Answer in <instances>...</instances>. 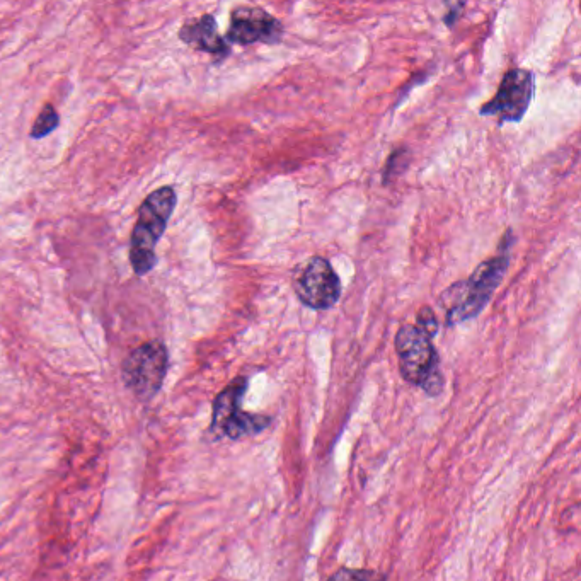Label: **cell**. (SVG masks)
Instances as JSON below:
<instances>
[{
  "label": "cell",
  "instance_id": "obj_4",
  "mask_svg": "<svg viewBox=\"0 0 581 581\" xmlns=\"http://www.w3.org/2000/svg\"><path fill=\"white\" fill-rule=\"evenodd\" d=\"M248 389V379L237 377L213 401L212 432L219 437L239 440L254 433L263 432L270 425V418L251 415L242 409V396Z\"/></svg>",
  "mask_w": 581,
  "mask_h": 581
},
{
  "label": "cell",
  "instance_id": "obj_9",
  "mask_svg": "<svg viewBox=\"0 0 581 581\" xmlns=\"http://www.w3.org/2000/svg\"><path fill=\"white\" fill-rule=\"evenodd\" d=\"M179 40L200 52L210 53L217 60L229 57L231 47L219 33V26L212 14H203L202 18L193 19L179 31Z\"/></svg>",
  "mask_w": 581,
  "mask_h": 581
},
{
  "label": "cell",
  "instance_id": "obj_6",
  "mask_svg": "<svg viewBox=\"0 0 581 581\" xmlns=\"http://www.w3.org/2000/svg\"><path fill=\"white\" fill-rule=\"evenodd\" d=\"M294 292L314 311H328L340 300L341 280L328 259L314 256L295 271Z\"/></svg>",
  "mask_w": 581,
  "mask_h": 581
},
{
  "label": "cell",
  "instance_id": "obj_10",
  "mask_svg": "<svg viewBox=\"0 0 581 581\" xmlns=\"http://www.w3.org/2000/svg\"><path fill=\"white\" fill-rule=\"evenodd\" d=\"M58 121H60V116H58L57 110L53 108L52 104H47L36 118L35 125L31 128L29 135L33 139H43L58 127Z\"/></svg>",
  "mask_w": 581,
  "mask_h": 581
},
{
  "label": "cell",
  "instance_id": "obj_8",
  "mask_svg": "<svg viewBox=\"0 0 581 581\" xmlns=\"http://www.w3.org/2000/svg\"><path fill=\"white\" fill-rule=\"evenodd\" d=\"M283 38V24L263 7L242 6L231 14V26L225 35L227 43L234 45H254L265 43L275 45Z\"/></svg>",
  "mask_w": 581,
  "mask_h": 581
},
{
  "label": "cell",
  "instance_id": "obj_11",
  "mask_svg": "<svg viewBox=\"0 0 581 581\" xmlns=\"http://www.w3.org/2000/svg\"><path fill=\"white\" fill-rule=\"evenodd\" d=\"M328 581H387L382 573L372 570H353V568H341L336 571Z\"/></svg>",
  "mask_w": 581,
  "mask_h": 581
},
{
  "label": "cell",
  "instance_id": "obj_7",
  "mask_svg": "<svg viewBox=\"0 0 581 581\" xmlns=\"http://www.w3.org/2000/svg\"><path fill=\"white\" fill-rule=\"evenodd\" d=\"M535 93L534 74L530 70L510 69L503 75L493 99L481 106L479 115L498 116L500 125L524 120Z\"/></svg>",
  "mask_w": 581,
  "mask_h": 581
},
{
  "label": "cell",
  "instance_id": "obj_5",
  "mask_svg": "<svg viewBox=\"0 0 581 581\" xmlns=\"http://www.w3.org/2000/svg\"><path fill=\"white\" fill-rule=\"evenodd\" d=\"M167 348L161 341L140 345L123 362V382L139 399L156 396L167 374Z\"/></svg>",
  "mask_w": 581,
  "mask_h": 581
},
{
  "label": "cell",
  "instance_id": "obj_1",
  "mask_svg": "<svg viewBox=\"0 0 581 581\" xmlns=\"http://www.w3.org/2000/svg\"><path fill=\"white\" fill-rule=\"evenodd\" d=\"M176 203V191L171 186H164L150 193L140 205L130 239V265L139 277H144L156 266L157 242L164 236Z\"/></svg>",
  "mask_w": 581,
  "mask_h": 581
},
{
  "label": "cell",
  "instance_id": "obj_12",
  "mask_svg": "<svg viewBox=\"0 0 581 581\" xmlns=\"http://www.w3.org/2000/svg\"><path fill=\"white\" fill-rule=\"evenodd\" d=\"M416 321H418V328L423 329L430 338H433L435 334L438 333V319L435 316V312L432 311V307L428 305H423L420 311H418V316H416Z\"/></svg>",
  "mask_w": 581,
  "mask_h": 581
},
{
  "label": "cell",
  "instance_id": "obj_3",
  "mask_svg": "<svg viewBox=\"0 0 581 581\" xmlns=\"http://www.w3.org/2000/svg\"><path fill=\"white\" fill-rule=\"evenodd\" d=\"M399 370L406 382L418 386L428 396H438L443 389L440 358L432 338L415 324H404L396 334Z\"/></svg>",
  "mask_w": 581,
  "mask_h": 581
},
{
  "label": "cell",
  "instance_id": "obj_2",
  "mask_svg": "<svg viewBox=\"0 0 581 581\" xmlns=\"http://www.w3.org/2000/svg\"><path fill=\"white\" fill-rule=\"evenodd\" d=\"M508 265V254H498L483 261L464 282L454 283L442 295V305H447V324L455 326L478 317L500 287Z\"/></svg>",
  "mask_w": 581,
  "mask_h": 581
}]
</instances>
